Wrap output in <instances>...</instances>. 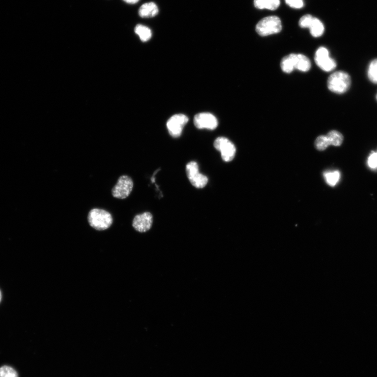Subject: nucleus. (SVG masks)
<instances>
[{
	"mask_svg": "<svg viewBox=\"0 0 377 377\" xmlns=\"http://www.w3.org/2000/svg\"><path fill=\"white\" fill-rule=\"evenodd\" d=\"M188 120V117L184 114H178L173 115L169 119L167 123L169 133L175 138L180 137Z\"/></svg>",
	"mask_w": 377,
	"mask_h": 377,
	"instance_id": "obj_8",
	"label": "nucleus"
},
{
	"mask_svg": "<svg viewBox=\"0 0 377 377\" xmlns=\"http://www.w3.org/2000/svg\"><path fill=\"white\" fill-rule=\"evenodd\" d=\"M314 17L310 14L305 15L302 16L299 21V25L302 28H309L310 27Z\"/></svg>",
	"mask_w": 377,
	"mask_h": 377,
	"instance_id": "obj_22",
	"label": "nucleus"
},
{
	"mask_svg": "<svg viewBox=\"0 0 377 377\" xmlns=\"http://www.w3.org/2000/svg\"><path fill=\"white\" fill-rule=\"evenodd\" d=\"M0 377H18V375L12 367L3 366L0 368Z\"/></svg>",
	"mask_w": 377,
	"mask_h": 377,
	"instance_id": "obj_21",
	"label": "nucleus"
},
{
	"mask_svg": "<svg viewBox=\"0 0 377 377\" xmlns=\"http://www.w3.org/2000/svg\"><path fill=\"white\" fill-rule=\"evenodd\" d=\"M125 2L130 4H135L137 3L140 0H124Z\"/></svg>",
	"mask_w": 377,
	"mask_h": 377,
	"instance_id": "obj_25",
	"label": "nucleus"
},
{
	"mask_svg": "<svg viewBox=\"0 0 377 377\" xmlns=\"http://www.w3.org/2000/svg\"><path fill=\"white\" fill-rule=\"evenodd\" d=\"M311 67L310 59L302 54H296L295 69L302 72H308Z\"/></svg>",
	"mask_w": 377,
	"mask_h": 377,
	"instance_id": "obj_13",
	"label": "nucleus"
},
{
	"mask_svg": "<svg viewBox=\"0 0 377 377\" xmlns=\"http://www.w3.org/2000/svg\"><path fill=\"white\" fill-rule=\"evenodd\" d=\"M153 222L152 214L146 212L136 215L133 220L132 225L136 231L145 233L151 229Z\"/></svg>",
	"mask_w": 377,
	"mask_h": 377,
	"instance_id": "obj_9",
	"label": "nucleus"
},
{
	"mask_svg": "<svg viewBox=\"0 0 377 377\" xmlns=\"http://www.w3.org/2000/svg\"><path fill=\"white\" fill-rule=\"evenodd\" d=\"M296 54H291L284 57L281 62L283 71L286 74L292 73L295 69Z\"/></svg>",
	"mask_w": 377,
	"mask_h": 377,
	"instance_id": "obj_12",
	"label": "nucleus"
},
{
	"mask_svg": "<svg viewBox=\"0 0 377 377\" xmlns=\"http://www.w3.org/2000/svg\"><path fill=\"white\" fill-rule=\"evenodd\" d=\"M254 3L257 8L274 11L279 7L281 2L280 0H254Z\"/></svg>",
	"mask_w": 377,
	"mask_h": 377,
	"instance_id": "obj_14",
	"label": "nucleus"
},
{
	"mask_svg": "<svg viewBox=\"0 0 377 377\" xmlns=\"http://www.w3.org/2000/svg\"><path fill=\"white\" fill-rule=\"evenodd\" d=\"M331 145L328 138L326 135H321L316 138L315 146L317 150L323 151Z\"/></svg>",
	"mask_w": 377,
	"mask_h": 377,
	"instance_id": "obj_19",
	"label": "nucleus"
},
{
	"mask_svg": "<svg viewBox=\"0 0 377 377\" xmlns=\"http://www.w3.org/2000/svg\"><path fill=\"white\" fill-rule=\"evenodd\" d=\"M159 12L158 7L154 2L144 4L139 9V15L143 18H150L156 16Z\"/></svg>",
	"mask_w": 377,
	"mask_h": 377,
	"instance_id": "obj_11",
	"label": "nucleus"
},
{
	"mask_svg": "<svg viewBox=\"0 0 377 377\" xmlns=\"http://www.w3.org/2000/svg\"><path fill=\"white\" fill-rule=\"evenodd\" d=\"M323 176L326 183L331 187L338 184L341 178V174L338 171L326 172Z\"/></svg>",
	"mask_w": 377,
	"mask_h": 377,
	"instance_id": "obj_16",
	"label": "nucleus"
},
{
	"mask_svg": "<svg viewBox=\"0 0 377 377\" xmlns=\"http://www.w3.org/2000/svg\"><path fill=\"white\" fill-rule=\"evenodd\" d=\"M88 221L89 225L96 231H105L113 223V218L110 212L94 208L89 212Z\"/></svg>",
	"mask_w": 377,
	"mask_h": 377,
	"instance_id": "obj_1",
	"label": "nucleus"
},
{
	"mask_svg": "<svg viewBox=\"0 0 377 377\" xmlns=\"http://www.w3.org/2000/svg\"><path fill=\"white\" fill-rule=\"evenodd\" d=\"M309 28L311 35L314 37L321 36L324 31L323 24L318 18L315 17H314L312 23Z\"/></svg>",
	"mask_w": 377,
	"mask_h": 377,
	"instance_id": "obj_17",
	"label": "nucleus"
},
{
	"mask_svg": "<svg viewBox=\"0 0 377 377\" xmlns=\"http://www.w3.org/2000/svg\"><path fill=\"white\" fill-rule=\"evenodd\" d=\"M315 61L316 65L326 72L333 71L336 67V62L330 57L329 51L323 47H320L316 51Z\"/></svg>",
	"mask_w": 377,
	"mask_h": 377,
	"instance_id": "obj_7",
	"label": "nucleus"
},
{
	"mask_svg": "<svg viewBox=\"0 0 377 377\" xmlns=\"http://www.w3.org/2000/svg\"><path fill=\"white\" fill-rule=\"evenodd\" d=\"M326 136L329 139L331 145L340 146L343 143L344 140L343 136L338 131L335 130L331 131Z\"/></svg>",
	"mask_w": 377,
	"mask_h": 377,
	"instance_id": "obj_18",
	"label": "nucleus"
},
{
	"mask_svg": "<svg viewBox=\"0 0 377 377\" xmlns=\"http://www.w3.org/2000/svg\"><path fill=\"white\" fill-rule=\"evenodd\" d=\"M282 24L281 19L276 16L265 17L258 23L256 30L261 36H267L281 32Z\"/></svg>",
	"mask_w": 377,
	"mask_h": 377,
	"instance_id": "obj_3",
	"label": "nucleus"
},
{
	"mask_svg": "<svg viewBox=\"0 0 377 377\" xmlns=\"http://www.w3.org/2000/svg\"><path fill=\"white\" fill-rule=\"evenodd\" d=\"M2 299V294L1 291H0V302H1Z\"/></svg>",
	"mask_w": 377,
	"mask_h": 377,
	"instance_id": "obj_26",
	"label": "nucleus"
},
{
	"mask_svg": "<svg viewBox=\"0 0 377 377\" xmlns=\"http://www.w3.org/2000/svg\"><path fill=\"white\" fill-rule=\"evenodd\" d=\"M367 164L372 170H376L377 169V152H373L370 154Z\"/></svg>",
	"mask_w": 377,
	"mask_h": 377,
	"instance_id": "obj_23",
	"label": "nucleus"
},
{
	"mask_svg": "<svg viewBox=\"0 0 377 377\" xmlns=\"http://www.w3.org/2000/svg\"><path fill=\"white\" fill-rule=\"evenodd\" d=\"M135 32L140 37L142 42L150 40L152 36L151 29L143 25H137L135 28Z\"/></svg>",
	"mask_w": 377,
	"mask_h": 377,
	"instance_id": "obj_15",
	"label": "nucleus"
},
{
	"mask_svg": "<svg viewBox=\"0 0 377 377\" xmlns=\"http://www.w3.org/2000/svg\"><path fill=\"white\" fill-rule=\"evenodd\" d=\"M368 76L373 83L377 84V59L371 63L368 70Z\"/></svg>",
	"mask_w": 377,
	"mask_h": 377,
	"instance_id": "obj_20",
	"label": "nucleus"
},
{
	"mask_svg": "<svg viewBox=\"0 0 377 377\" xmlns=\"http://www.w3.org/2000/svg\"><path fill=\"white\" fill-rule=\"evenodd\" d=\"M351 85L350 75L342 71L333 73L327 81L329 90L335 94H343L349 90Z\"/></svg>",
	"mask_w": 377,
	"mask_h": 377,
	"instance_id": "obj_2",
	"label": "nucleus"
},
{
	"mask_svg": "<svg viewBox=\"0 0 377 377\" xmlns=\"http://www.w3.org/2000/svg\"></svg>",
	"mask_w": 377,
	"mask_h": 377,
	"instance_id": "obj_27",
	"label": "nucleus"
},
{
	"mask_svg": "<svg viewBox=\"0 0 377 377\" xmlns=\"http://www.w3.org/2000/svg\"><path fill=\"white\" fill-rule=\"evenodd\" d=\"M214 146L216 150L221 152L224 162H230L234 158L236 148L229 139L223 137H218L214 141Z\"/></svg>",
	"mask_w": 377,
	"mask_h": 377,
	"instance_id": "obj_5",
	"label": "nucleus"
},
{
	"mask_svg": "<svg viewBox=\"0 0 377 377\" xmlns=\"http://www.w3.org/2000/svg\"><path fill=\"white\" fill-rule=\"evenodd\" d=\"M134 183L132 179L128 176L123 175L118 178L117 183L113 188L112 194L118 199H125L133 190Z\"/></svg>",
	"mask_w": 377,
	"mask_h": 377,
	"instance_id": "obj_4",
	"label": "nucleus"
},
{
	"mask_svg": "<svg viewBox=\"0 0 377 377\" xmlns=\"http://www.w3.org/2000/svg\"></svg>",
	"mask_w": 377,
	"mask_h": 377,
	"instance_id": "obj_28",
	"label": "nucleus"
},
{
	"mask_svg": "<svg viewBox=\"0 0 377 377\" xmlns=\"http://www.w3.org/2000/svg\"><path fill=\"white\" fill-rule=\"evenodd\" d=\"M286 3L291 7L300 8L304 5L303 0H285Z\"/></svg>",
	"mask_w": 377,
	"mask_h": 377,
	"instance_id": "obj_24",
	"label": "nucleus"
},
{
	"mask_svg": "<svg viewBox=\"0 0 377 377\" xmlns=\"http://www.w3.org/2000/svg\"><path fill=\"white\" fill-rule=\"evenodd\" d=\"M194 124L197 128H205L213 130L217 127L218 122L213 114L209 113H201L195 116Z\"/></svg>",
	"mask_w": 377,
	"mask_h": 377,
	"instance_id": "obj_10",
	"label": "nucleus"
},
{
	"mask_svg": "<svg viewBox=\"0 0 377 377\" xmlns=\"http://www.w3.org/2000/svg\"><path fill=\"white\" fill-rule=\"evenodd\" d=\"M186 173L188 180L196 188H203L208 183V178L200 173L199 166L195 162H191L187 165Z\"/></svg>",
	"mask_w": 377,
	"mask_h": 377,
	"instance_id": "obj_6",
	"label": "nucleus"
}]
</instances>
